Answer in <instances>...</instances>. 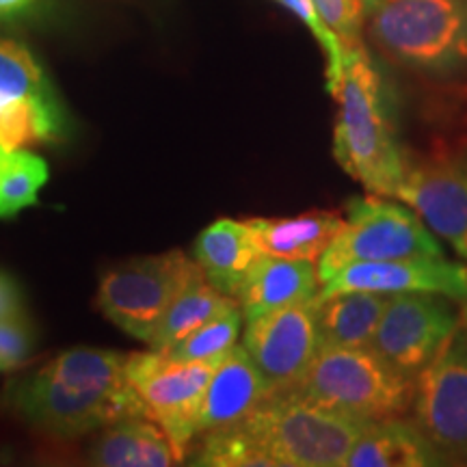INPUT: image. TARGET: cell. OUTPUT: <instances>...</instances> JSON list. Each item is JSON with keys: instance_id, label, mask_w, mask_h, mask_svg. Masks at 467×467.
<instances>
[{"instance_id": "17", "label": "cell", "mask_w": 467, "mask_h": 467, "mask_svg": "<svg viewBox=\"0 0 467 467\" xmlns=\"http://www.w3.org/2000/svg\"><path fill=\"white\" fill-rule=\"evenodd\" d=\"M192 251L203 277L230 296L238 295L249 268L265 255L247 221L238 223L232 219H219L206 227L197 236Z\"/></svg>"}, {"instance_id": "25", "label": "cell", "mask_w": 467, "mask_h": 467, "mask_svg": "<svg viewBox=\"0 0 467 467\" xmlns=\"http://www.w3.org/2000/svg\"><path fill=\"white\" fill-rule=\"evenodd\" d=\"M37 93H52L37 58L20 42L0 37V110L17 98Z\"/></svg>"}, {"instance_id": "10", "label": "cell", "mask_w": 467, "mask_h": 467, "mask_svg": "<svg viewBox=\"0 0 467 467\" xmlns=\"http://www.w3.org/2000/svg\"><path fill=\"white\" fill-rule=\"evenodd\" d=\"M413 411L443 459L467 461V334L459 331L416 377Z\"/></svg>"}, {"instance_id": "22", "label": "cell", "mask_w": 467, "mask_h": 467, "mask_svg": "<svg viewBox=\"0 0 467 467\" xmlns=\"http://www.w3.org/2000/svg\"><path fill=\"white\" fill-rule=\"evenodd\" d=\"M66 121L55 91L17 98L0 110V148L16 151L63 137Z\"/></svg>"}, {"instance_id": "26", "label": "cell", "mask_w": 467, "mask_h": 467, "mask_svg": "<svg viewBox=\"0 0 467 467\" xmlns=\"http://www.w3.org/2000/svg\"><path fill=\"white\" fill-rule=\"evenodd\" d=\"M275 3L282 5L284 9H288L292 16L299 17L303 25L312 31L314 37H317V42L320 44V48H323L327 57V91L331 93V89L337 85V80H340L344 58H347V46L327 26V22L318 14L314 0H275Z\"/></svg>"}, {"instance_id": "11", "label": "cell", "mask_w": 467, "mask_h": 467, "mask_svg": "<svg viewBox=\"0 0 467 467\" xmlns=\"http://www.w3.org/2000/svg\"><path fill=\"white\" fill-rule=\"evenodd\" d=\"M318 301L288 306L247 320L243 347L266 379L271 392L290 389L320 348Z\"/></svg>"}, {"instance_id": "19", "label": "cell", "mask_w": 467, "mask_h": 467, "mask_svg": "<svg viewBox=\"0 0 467 467\" xmlns=\"http://www.w3.org/2000/svg\"><path fill=\"white\" fill-rule=\"evenodd\" d=\"M89 459L100 467H169L180 463L165 431L150 418H126L104 426Z\"/></svg>"}, {"instance_id": "1", "label": "cell", "mask_w": 467, "mask_h": 467, "mask_svg": "<svg viewBox=\"0 0 467 467\" xmlns=\"http://www.w3.org/2000/svg\"><path fill=\"white\" fill-rule=\"evenodd\" d=\"M128 355L76 347L20 377L5 392L7 407L39 433L74 440L126 418H148L126 372Z\"/></svg>"}, {"instance_id": "2", "label": "cell", "mask_w": 467, "mask_h": 467, "mask_svg": "<svg viewBox=\"0 0 467 467\" xmlns=\"http://www.w3.org/2000/svg\"><path fill=\"white\" fill-rule=\"evenodd\" d=\"M331 96L337 102L334 130L337 165L372 195L399 197L407 159L396 141L381 74L364 44L347 48L340 80Z\"/></svg>"}, {"instance_id": "20", "label": "cell", "mask_w": 467, "mask_h": 467, "mask_svg": "<svg viewBox=\"0 0 467 467\" xmlns=\"http://www.w3.org/2000/svg\"><path fill=\"white\" fill-rule=\"evenodd\" d=\"M388 301L379 292H344L318 301L320 347H370Z\"/></svg>"}, {"instance_id": "21", "label": "cell", "mask_w": 467, "mask_h": 467, "mask_svg": "<svg viewBox=\"0 0 467 467\" xmlns=\"http://www.w3.org/2000/svg\"><path fill=\"white\" fill-rule=\"evenodd\" d=\"M238 307L241 306H238L236 296L217 290L203 275L192 279L162 314L159 325L151 331L148 344L151 350L162 353L195 329H200L202 325Z\"/></svg>"}, {"instance_id": "28", "label": "cell", "mask_w": 467, "mask_h": 467, "mask_svg": "<svg viewBox=\"0 0 467 467\" xmlns=\"http://www.w3.org/2000/svg\"><path fill=\"white\" fill-rule=\"evenodd\" d=\"M37 334L26 314L0 318V372H11L31 359Z\"/></svg>"}, {"instance_id": "13", "label": "cell", "mask_w": 467, "mask_h": 467, "mask_svg": "<svg viewBox=\"0 0 467 467\" xmlns=\"http://www.w3.org/2000/svg\"><path fill=\"white\" fill-rule=\"evenodd\" d=\"M399 200L467 262V167L452 159L407 161Z\"/></svg>"}, {"instance_id": "23", "label": "cell", "mask_w": 467, "mask_h": 467, "mask_svg": "<svg viewBox=\"0 0 467 467\" xmlns=\"http://www.w3.org/2000/svg\"><path fill=\"white\" fill-rule=\"evenodd\" d=\"M48 182V165L31 151L0 148V219H11L37 206L39 191Z\"/></svg>"}, {"instance_id": "18", "label": "cell", "mask_w": 467, "mask_h": 467, "mask_svg": "<svg viewBox=\"0 0 467 467\" xmlns=\"http://www.w3.org/2000/svg\"><path fill=\"white\" fill-rule=\"evenodd\" d=\"M262 254L290 260H318L342 230L337 210H309L285 219H247Z\"/></svg>"}, {"instance_id": "7", "label": "cell", "mask_w": 467, "mask_h": 467, "mask_svg": "<svg viewBox=\"0 0 467 467\" xmlns=\"http://www.w3.org/2000/svg\"><path fill=\"white\" fill-rule=\"evenodd\" d=\"M202 275L182 251L134 258L102 277L98 307L128 336L148 342L175 296Z\"/></svg>"}, {"instance_id": "24", "label": "cell", "mask_w": 467, "mask_h": 467, "mask_svg": "<svg viewBox=\"0 0 467 467\" xmlns=\"http://www.w3.org/2000/svg\"><path fill=\"white\" fill-rule=\"evenodd\" d=\"M243 314L241 309H234L223 317L210 320L202 325L192 334L175 342L173 347L162 350L173 361H221L230 355V350L236 347L238 334H241Z\"/></svg>"}, {"instance_id": "4", "label": "cell", "mask_w": 467, "mask_h": 467, "mask_svg": "<svg viewBox=\"0 0 467 467\" xmlns=\"http://www.w3.org/2000/svg\"><path fill=\"white\" fill-rule=\"evenodd\" d=\"M236 424L251 437L265 467H337L368 422L279 389Z\"/></svg>"}, {"instance_id": "8", "label": "cell", "mask_w": 467, "mask_h": 467, "mask_svg": "<svg viewBox=\"0 0 467 467\" xmlns=\"http://www.w3.org/2000/svg\"><path fill=\"white\" fill-rule=\"evenodd\" d=\"M221 361H173L159 350L128 355V379L141 396L148 418L171 440L180 463L197 437L203 396Z\"/></svg>"}, {"instance_id": "5", "label": "cell", "mask_w": 467, "mask_h": 467, "mask_svg": "<svg viewBox=\"0 0 467 467\" xmlns=\"http://www.w3.org/2000/svg\"><path fill=\"white\" fill-rule=\"evenodd\" d=\"M416 381L400 375L372 347H320L288 392L366 422L399 418L413 405Z\"/></svg>"}, {"instance_id": "12", "label": "cell", "mask_w": 467, "mask_h": 467, "mask_svg": "<svg viewBox=\"0 0 467 467\" xmlns=\"http://www.w3.org/2000/svg\"><path fill=\"white\" fill-rule=\"evenodd\" d=\"M344 292H429L448 296L451 301L467 303V268L443 255L355 262L323 282L317 299L323 301Z\"/></svg>"}, {"instance_id": "29", "label": "cell", "mask_w": 467, "mask_h": 467, "mask_svg": "<svg viewBox=\"0 0 467 467\" xmlns=\"http://www.w3.org/2000/svg\"><path fill=\"white\" fill-rule=\"evenodd\" d=\"M25 312V296L20 285L11 279L7 273L0 271V318L20 317Z\"/></svg>"}, {"instance_id": "14", "label": "cell", "mask_w": 467, "mask_h": 467, "mask_svg": "<svg viewBox=\"0 0 467 467\" xmlns=\"http://www.w3.org/2000/svg\"><path fill=\"white\" fill-rule=\"evenodd\" d=\"M320 285L318 266L312 260L262 255L244 275L236 301L244 320H254L275 309L314 301Z\"/></svg>"}, {"instance_id": "16", "label": "cell", "mask_w": 467, "mask_h": 467, "mask_svg": "<svg viewBox=\"0 0 467 467\" xmlns=\"http://www.w3.org/2000/svg\"><path fill=\"white\" fill-rule=\"evenodd\" d=\"M448 461L431 443L418 424L399 418L368 422L350 448L347 467H429Z\"/></svg>"}, {"instance_id": "6", "label": "cell", "mask_w": 467, "mask_h": 467, "mask_svg": "<svg viewBox=\"0 0 467 467\" xmlns=\"http://www.w3.org/2000/svg\"><path fill=\"white\" fill-rule=\"evenodd\" d=\"M416 255H443L429 225L413 208L389 197H353L342 230L318 258L320 284L355 262H381Z\"/></svg>"}, {"instance_id": "15", "label": "cell", "mask_w": 467, "mask_h": 467, "mask_svg": "<svg viewBox=\"0 0 467 467\" xmlns=\"http://www.w3.org/2000/svg\"><path fill=\"white\" fill-rule=\"evenodd\" d=\"M268 394L271 388L247 348L234 347L210 379L197 420V435L241 422Z\"/></svg>"}, {"instance_id": "3", "label": "cell", "mask_w": 467, "mask_h": 467, "mask_svg": "<svg viewBox=\"0 0 467 467\" xmlns=\"http://www.w3.org/2000/svg\"><path fill=\"white\" fill-rule=\"evenodd\" d=\"M368 35L389 61L451 78L467 69V0H368Z\"/></svg>"}, {"instance_id": "27", "label": "cell", "mask_w": 467, "mask_h": 467, "mask_svg": "<svg viewBox=\"0 0 467 467\" xmlns=\"http://www.w3.org/2000/svg\"><path fill=\"white\" fill-rule=\"evenodd\" d=\"M314 5L327 26L342 39L347 48L361 44V28L368 17V0H314Z\"/></svg>"}, {"instance_id": "30", "label": "cell", "mask_w": 467, "mask_h": 467, "mask_svg": "<svg viewBox=\"0 0 467 467\" xmlns=\"http://www.w3.org/2000/svg\"><path fill=\"white\" fill-rule=\"evenodd\" d=\"M42 9V0H0V25L26 20Z\"/></svg>"}, {"instance_id": "31", "label": "cell", "mask_w": 467, "mask_h": 467, "mask_svg": "<svg viewBox=\"0 0 467 467\" xmlns=\"http://www.w3.org/2000/svg\"><path fill=\"white\" fill-rule=\"evenodd\" d=\"M463 318H465V329H467V312H465V317H463Z\"/></svg>"}, {"instance_id": "9", "label": "cell", "mask_w": 467, "mask_h": 467, "mask_svg": "<svg viewBox=\"0 0 467 467\" xmlns=\"http://www.w3.org/2000/svg\"><path fill=\"white\" fill-rule=\"evenodd\" d=\"M457 334L459 314L448 296L399 292L389 296L370 347L400 375L416 381Z\"/></svg>"}]
</instances>
